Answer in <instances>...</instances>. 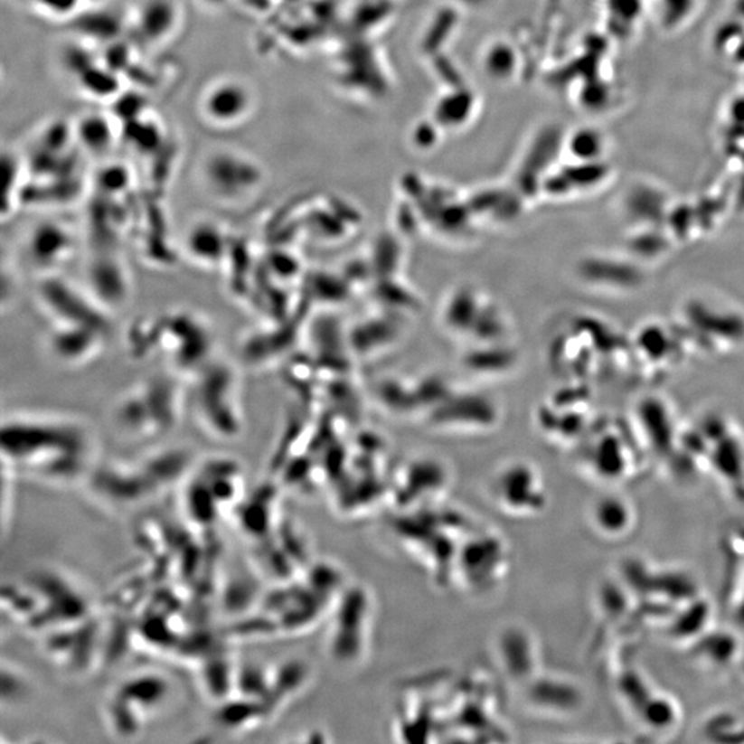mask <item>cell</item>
Segmentation results:
<instances>
[{
	"mask_svg": "<svg viewBox=\"0 0 744 744\" xmlns=\"http://www.w3.org/2000/svg\"><path fill=\"white\" fill-rule=\"evenodd\" d=\"M191 469L186 475L184 509L194 524H214L244 498L243 469L232 457H210Z\"/></svg>",
	"mask_w": 744,
	"mask_h": 744,
	"instance_id": "3",
	"label": "cell"
},
{
	"mask_svg": "<svg viewBox=\"0 0 744 744\" xmlns=\"http://www.w3.org/2000/svg\"><path fill=\"white\" fill-rule=\"evenodd\" d=\"M184 397L177 382L152 378L120 399L115 419L120 430L133 438H152L170 432L183 417Z\"/></svg>",
	"mask_w": 744,
	"mask_h": 744,
	"instance_id": "4",
	"label": "cell"
},
{
	"mask_svg": "<svg viewBox=\"0 0 744 744\" xmlns=\"http://www.w3.org/2000/svg\"><path fill=\"white\" fill-rule=\"evenodd\" d=\"M509 553L498 533L485 531L464 538L452 562L455 578L470 593H485L506 575Z\"/></svg>",
	"mask_w": 744,
	"mask_h": 744,
	"instance_id": "8",
	"label": "cell"
},
{
	"mask_svg": "<svg viewBox=\"0 0 744 744\" xmlns=\"http://www.w3.org/2000/svg\"><path fill=\"white\" fill-rule=\"evenodd\" d=\"M593 522L601 532L617 536L632 524V509L625 499L606 496L594 504Z\"/></svg>",
	"mask_w": 744,
	"mask_h": 744,
	"instance_id": "13",
	"label": "cell"
},
{
	"mask_svg": "<svg viewBox=\"0 0 744 744\" xmlns=\"http://www.w3.org/2000/svg\"><path fill=\"white\" fill-rule=\"evenodd\" d=\"M200 181L215 200L243 206L262 185V171L252 157L233 149L212 152L200 165Z\"/></svg>",
	"mask_w": 744,
	"mask_h": 744,
	"instance_id": "7",
	"label": "cell"
},
{
	"mask_svg": "<svg viewBox=\"0 0 744 744\" xmlns=\"http://www.w3.org/2000/svg\"><path fill=\"white\" fill-rule=\"evenodd\" d=\"M197 108L200 118L212 127H239L254 113V88L238 76L214 79L200 94Z\"/></svg>",
	"mask_w": 744,
	"mask_h": 744,
	"instance_id": "9",
	"label": "cell"
},
{
	"mask_svg": "<svg viewBox=\"0 0 744 744\" xmlns=\"http://www.w3.org/2000/svg\"><path fill=\"white\" fill-rule=\"evenodd\" d=\"M199 371L193 391L194 417L212 438L233 440L243 428L238 378L225 364L210 363Z\"/></svg>",
	"mask_w": 744,
	"mask_h": 744,
	"instance_id": "6",
	"label": "cell"
},
{
	"mask_svg": "<svg viewBox=\"0 0 744 744\" xmlns=\"http://www.w3.org/2000/svg\"><path fill=\"white\" fill-rule=\"evenodd\" d=\"M645 710V720L648 721L646 724L657 730H664L674 724L675 710L667 699H654Z\"/></svg>",
	"mask_w": 744,
	"mask_h": 744,
	"instance_id": "15",
	"label": "cell"
},
{
	"mask_svg": "<svg viewBox=\"0 0 744 744\" xmlns=\"http://www.w3.org/2000/svg\"><path fill=\"white\" fill-rule=\"evenodd\" d=\"M188 457L181 451H165L136 464L97 465L88 483L109 506H133L185 478L192 467Z\"/></svg>",
	"mask_w": 744,
	"mask_h": 744,
	"instance_id": "2",
	"label": "cell"
},
{
	"mask_svg": "<svg viewBox=\"0 0 744 744\" xmlns=\"http://www.w3.org/2000/svg\"><path fill=\"white\" fill-rule=\"evenodd\" d=\"M28 692V683L24 678L23 673L18 672L14 667L2 664V701L14 702L21 701Z\"/></svg>",
	"mask_w": 744,
	"mask_h": 744,
	"instance_id": "14",
	"label": "cell"
},
{
	"mask_svg": "<svg viewBox=\"0 0 744 744\" xmlns=\"http://www.w3.org/2000/svg\"><path fill=\"white\" fill-rule=\"evenodd\" d=\"M199 2L209 7H220L221 5L225 4L226 0H199Z\"/></svg>",
	"mask_w": 744,
	"mask_h": 744,
	"instance_id": "16",
	"label": "cell"
},
{
	"mask_svg": "<svg viewBox=\"0 0 744 744\" xmlns=\"http://www.w3.org/2000/svg\"><path fill=\"white\" fill-rule=\"evenodd\" d=\"M2 462L42 483H88L97 465V440L81 420L65 415H13L2 428Z\"/></svg>",
	"mask_w": 744,
	"mask_h": 744,
	"instance_id": "1",
	"label": "cell"
},
{
	"mask_svg": "<svg viewBox=\"0 0 744 744\" xmlns=\"http://www.w3.org/2000/svg\"><path fill=\"white\" fill-rule=\"evenodd\" d=\"M171 683L159 673H137L113 686L105 699L104 720L112 735L136 738L163 712L171 698Z\"/></svg>",
	"mask_w": 744,
	"mask_h": 744,
	"instance_id": "5",
	"label": "cell"
},
{
	"mask_svg": "<svg viewBox=\"0 0 744 744\" xmlns=\"http://www.w3.org/2000/svg\"><path fill=\"white\" fill-rule=\"evenodd\" d=\"M73 236L59 223H43L31 232L26 240V254L36 267L50 269L70 259Z\"/></svg>",
	"mask_w": 744,
	"mask_h": 744,
	"instance_id": "11",
	"label": "cell"
},
{
	"mask_svg": "<svg viewBox=\"0 0 744 744\" xmlns=\"http://www.w3.org/2000/svg\"><path fill=\"white\" fill-rule=\"evenodd\" d=\"M491 501L512 517H531L546 506V491L538 473L525 465L512 464L495 473L490 484Z\"/></svg>",
	"mask_w": 744,
	"mask_h": 744,
	"instance_id": "10",
	"label": "cell"
},
{
	"mask_svg": "<svg viewBox=\"0 0 744 744\" xmlns=\"http://www.w3.org/2000/svg\"><path fill=\"white\" fill-rule=\"evenodd\" d=\"M233 512L238 516L241 531L247 535L255 539L267 538L275 528L273 524H278L276 491L264 486L250 498L241 499Z\"/></svg>",
	"mask_w": 744,
	"mask_h": 744,
	"instance_id": "12",
	"label": "cell"
}]
</instances>
